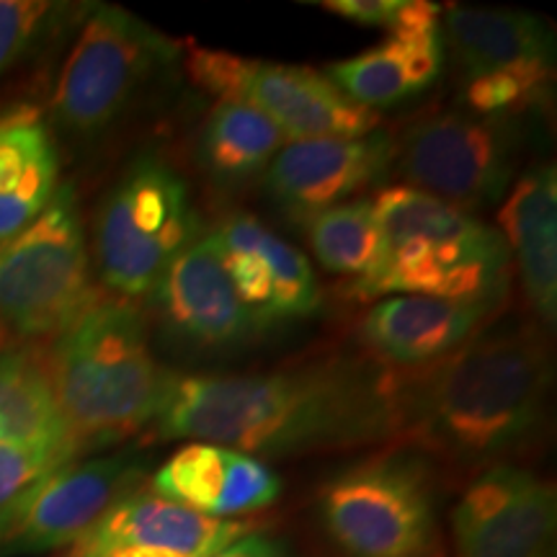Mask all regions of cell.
<instances>
[{
    "mask_svg": "<svg viewBox=\"0 0 557 557\" xmlns=\"http://www.w3.org/2000/svg\"><path fill=\"white\" fill-rule=\"evenodd\" d=\"M152 436L250 457H289L395 438V372L312 361L261 374H169Z\"/></svg>",
    "mask_w": 557,
    "mask_h": 557,
    "instance_id": "obj_1",
    "label": "cell"
},
{
    "mask_svg": "<svg viewBox=\"0 0 557 557\" xmlns=\"http://www.w3.org/2000/svg\"><path fill=\"white\" fill-rule=\"evenodd\" d=\"M553 361L529 325L478 331L436 364L395 372V436L483 468L524 449L545 423Z\"/></svg>",
    "mask_w": 557,
    "mask_h": 557,
    "instance_id": "obj_2",
    "label": "cell"
},
{
    "mask_svg": "<svg viewBox=\"0 0 557 557\" xmlns=\"http://www.w3.org/2000/svg\"><path fill=\"white\" fill-rule=\"evenodd\" d=\"M382 253L354 284L359 299L418 295L498 310L511 287V253L500 230L410 186L374 197Z\"/></svg>",
    "mask_w": 557,
    "mask_h": 557,
    "instance_id": "obj_3",
    "label": "cell"
},
{
    "mask_svg": "<svg viewBox=\"0 0 557 557\" xmlns=\"http://www.w3.org/2000/svg\"><path fill=\"white\" fill-rule=\"evenodd\" d=\"M47 372L83 451L150 429L171 374L152 357L148 323L129 299L90 305L54 338Z\"/></svg>",
    "mask_w": 557,
    "mask_h": 557,
    "instance_id": "obj_4",
    "label": "cell"
},
{
    "mask_svg": "<svg viewBox=\"0 0 557 557\" xmlns=\"http://www.w3.org/2000/svg\"><path fill=\"white\" fill-rule=\"evenodd\" d=\"M201 235L186 178L158 152L124 169L96 214L94 261L103 287L122 299L148 297L163 271Z\"/></svg>",
    "mask_w": 557,
    "mask_h": 557,
    "instance_id": "obj_5",
    "label": "cell"
},
{
    "mask_svg": "<svg viewBox=\"0 0 557 557\" xmlns=\"http://www.w3.org/2000/svg\"><path fill=\"white\" fill-rule=\"evenodd\" d=\"M96 302L78 194L60 184L32 225L0 243V325L24 338H58Z\"/></svg>",
    "mask_w": 557,
    "mask_h": 557,
    "instance_id": "obj_6",
    "label": "cell"
},
{
    "mask_svg": "<svg viewBox=\"0 0 557 557\" xmlns=\"http://www.w3.org/2000/svg\"><path fill=\"white\" fill-rule=\"evenodd\" d=\"M181 41L120 5H94L60 70L52 116L70 137L107 132L181 58Z\"/></svg>",
    "mask_w": 557,
    "mask_h": 557,
    "instance_id": "obj_7",
    "label": "cell"
},
{
    "mask_svg": "<svg viewBox=\"0 0 557 557\" xmlns=\"http://www.w3.org/2000/svg\"><path fill=\"white\" fill-rule=\"evenodd\" d=\"M320 517L348 557L434 555V487L421 459L385 455L341 472L320 493Z\"/></svg>",
    "mask_w": 557,
    "mask_h": 557,
    "instance_id": "obj_8",
    "label": "cell"
},
{
    "mask_svg": "<svg viewBox=\"0 0 557 557\" xmlns=\"http://www.w3.org/2000/svg\"><path fill=\"white\" fill-rule=\"evenodd\" d=\"M517 122L438 111L418 120L395 139V163L403 186L459 209H480L506 197L521 160Z\"/></svg>",
    "mask_w": 557,
    "mask_h": 557,
    "instance_id": "obj_9",
    "label": "cell"
},
{
    "mask_svg": "<svg viewBox=\"0 0 557 557\" xmlns=\"http://www.w3.org/2000/svg\"><path fill=\"white\" fill-rule=\"evenodd\" d=\"M186 73L218 101H243L267 114L292 139L361 137L380 127L377 111L348 101L329 75L305 65L246 60L189 45Z\"/></svg>",
    "mask_w": 557,
    "mask_h": 557,
    "instance_id": "obj_10",
    "label": "cell"
},
{
    "mask_svg": "<svg viewBox=\"0 0 557 557\" xmlns=\"http://www.w3.org/2000/svg\"><path fill=\"white\" fill-rule=\"evenodd\" d=\"M143 475L129 451L60 465L0 511V555L73 547L116 500L139 487Z\"/></svg>",
    "mask_w": 557,
    "mask_h": 557,
    "instance_id": "obj_11",
    "label": "cell"
},
{
    "mask_svg": "<svg viewBox=\"0 0 557 557\" xmlns=\"http://www.w3.org/2000/svg\"><path fill=\"white\" fill-rule=\"evenodd\" d=\"M457 557H557L555 487L513 465L487 468L451 511Z\"/></svg>",
    "mask_w": 557,
    "mask_h": 557,
    "instance_id": "obj_12",
    "label": "cell"
},
{
    "mask_svg": "<svg viewBox=\"0 0 557 557\" xmlns=\"http://www.w3.org/2000/svg\"><path fill=\"white\" fill-rule=\"evenodd\" d=\"M148 299L158 329L194 351H227L256 333L230 282L214 230L181 250Z\"/></svg>",
    "mask_w": 557,
    "mask_h": 557,
    "instance_id": "obj_13",
    "label": "cell"
},
{
    "mask_svg": "<svg viewBox=\"0 0 557 557\" xmlns=\"http://www.w3.org/2000/svg\"><path fill=\"white\" fill-rule=\"evenodd\" d=\"M395 163V137L372 129L361 137L292 139L263 173L267 194L299 220L351 201Z\"/></svg>",
    "mask_w": 557,
    "mask_h": 557,
    "instance_id": "obj_14",
    "label": "cell"
},
{
    "mask_svg": "<svg viewBox=\"0 0 557 557\" xmlns=\"http://www.w3.org/2000/svg\"><path fill=\"white\" fill-rule=\"evenodd\" d=\"M235 295L256 331L284 320L308 318L323 295L302 250L250 212H233L214 227Z\"/></svg>",
    "mask_w": 557,
    "mask_h": 557,
    "instance_id": "obj_15",
    "label": "cell"
},
{
    "mask_svg": "<svg viewBox=\"0 0 557 557\" xmlns=\"http://www.w3.org/2000/svg\"><path fill=\"white\" fill-rule=\"evenodd\" d=\"M253 532V521L207 517L139 485L116 500L62 557H101L122 547L212 557Z\"/></svg>",
    "mask_w": 557,
    "mask_h": 557,
    "instance_id": "obj_16",
    "label": "cell"
},
{
    "mask_svg": "<svg viewBox=\"0 0 557 557\" xmlns=\"http://www.w3.org/2000/svg\"><path fill=\"white\" fill-rule=\"evenodd\" d=\"M152 493L214 519H240L282 496V480L259 457L189 442L152 475Z\"/></svg>",
    "mask_w": 557,
    "mask_h": 557,
    "instance_id": "obj_17",
    "label": "cell"
},
{
    "mask_svg": "<svg viewBox=\"0 0 557 557\" xmlns=\"http://www.w3.org/2000/svg\"><path fill=\"white\" fill-rule=\"evenodd\" d=\"M487 315L483 308L451 299L393 295L361 318L359 341L380 367L423 369L468 344Z\"/></svg>",
    "mask_w": 557,
    "mask_h": 557,
    "instance_id": "obj_18",
    "label": "cell"
},
{
    "mask_svg": "<svg viewBox=\"0 0 557 557\" xmlns=\"http://www.w3.org/2000/svg\"><path fill=\"white\" fill-rule=\"evenodd\" d=\"M444 65L442 21L387 34L377 47L331 65L329 78L348 101L377 111L434 86Z\"/></svg>",
    "mask_w": 557,
    "mask_h": 557,
    "instance_id": "obj_19",
    "label": "cell"
},
{
    "mask_svg": "<svg viewBox=\"0 0 557 557\" xmlns=\"http://www.w3.org/2000/svg\"><path fill=\"white\" fill-rule=\"evenodd\" d=\"M500 227L529 305L553 329L557 320V176L553 163H542L513 181L500 207Z\"/></svg>",
    "mask_w": 557,
    "mask_h": 557,
    "instance_id": "obj_20",
    "label": "cell"
},
{
    "mask_svg": "<svg viewBox=\"0 0 557 557\" xmlns=\"http://www.w3.org/2000/svg\"><path fill=\"white\" fill-rule=\"evenodd\" d=\"M442 34L465 81L513 67H553L555 32L524 11L449 5Z\"/></svg>",
    "mask_w": 557,
    "mask_h": 557,
    "instance_id": "obj_21",
    "label": "cell"
},
{
    "mask_svg": "<svg viewBox=\"0 0 557 557\" xmlns=\"http://www.w3.org/2000/svg\"><path fill=\"white\" fill-rule=\"evenodd\" d=\"M60 189V156L34 111L0 120V243L45 212Z\"/></svg>",
    "mask_w": 557,
    "mask_h": 557,
    "instance_id": "obj_22",
    "label": "cell"
},
{
    "mask_svg": "<svg viewBox=\"0 0 557 557\" xmlns=\"http://www.w3.org/2000/svg\"><path fill=\"white\" fill-rule=\"evenodd\" d=\"M284 145V132L259 109L243 101H218L201 127L197 158L212 181L240 186L263 176Z\"/></svg>",
    "mask_w": 557,
    "mask_h": 557,
    "instance_id": "obj_23",
    "label": "cell"
},
{
    "mask_svg": "<svg viewBox=\"0 0 557 557\" xmlns=\"http://www.w3.org/2000/svg\"><path fill=\"white\" fill-rule=\"evenodd\" d=\"M0 444L81 449L60 410L50 372L24 351H0Z\"/></svg>",
    "mask_w": 557,
    "mask_h": 557,
    "instance_id": "obj_24",
    "label": "cell"
},
{
    "mask_svg": "<svg viewBox=\"0 0 557 557\" xmlns=\"http://www.w3.org/2000/svg\"><path fill=\"white\" fill-rule=\"evenodd\" d=\"M315 259L354 284L372 274L382 253L374 199H351L305 220Z\"/></svg>",
    "mask_w": 557,
    "mask_h": 557,
    "instance_id": "obj_25",
    "label": "cell"
},
{
    "mask_svg": "<svg viewBox=\"0 0 557 557\" xmlns=\"http://www.w3.org/2000/svg\"><path fill=\"white\" fill-rule=\"evenodd\" d=\"M549 83H553V67L547 65L500 70L465 81L462 101L472 114L517 122L529 111L545 107Z\"/></svg>",
    "mask_w": 557,
    "mask_h": 557,
    "instance_id": "obj_26",
    "label": "cell"
},
{
    "mask_svg": "<svg viewBox=\"0 0 557 557\" xmlns=\"http://www.w3.org/2000/svg\"><path fill=\"white\" fill-rule=\"evenodd\" d=\"M67 5L34 3V0H0V78L29 54L52 18Z\"/></svg>",
    "mask_w": 557,
    "mask_h": 557,
    "instance_id": "obj_27",
    "label": "cell"
},
{
    "mask_svg": "<svg viewBox=\"0 0 557 557\" xmlns=\"http://www.w3.org/2000/svg\"><path fill=\"white\" fill-rule=\"evenodd\" d=\"M318 5L354 24L374 26L387 34L442 21L444 16L442 5L429 0H323Z\"/></svg>",
    "mask_w": 557,
    "mask_h": 557,
    "instance_id": "obj_28",
    "label": "cell"
},
{
    "mask_svg": "<svg viewBox=\"0 0 557 557\" xmlns=\"http://www.w3.org/2000/svg\"><path fill=\"white\" fill-rule=\"evenodd\" d=\"M83 451L78 447H5L0 444V511L11 506L21 493L29 491L39 478L52 472L60 465L73 462Z\"/></svg>",
    "mask_w": 557,
    "mask_h": 557,
    "instance_id": "obj_29",
    "label": "cell"
},
{
    "mask_svg": "<svg viewBox=\"0 0 557 557\" xmlns=\"http://www.w3.org/2000/svg\"><path fill=\"white\" fill-rule=\"evenodd\" d=\"M212 557H284V553L274 540L261 537L259 532H253L248 534V537L233 542L230 547L220 549V553Z\"/></svg>",
    "mask_w": 557,
    "mask_h": 557,
    "instance_id": "obj_30",
    "label": "cell"
}]
</instances>
